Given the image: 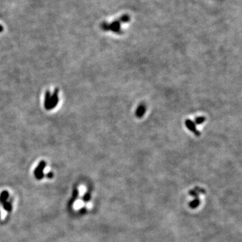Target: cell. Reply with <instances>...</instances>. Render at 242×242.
<instances>
[{
	"label": "cell",
	"mask_w": 242,
	"mask_h": 242,
	"mask_svg": "<svg viewBox=\"0 0 242 242\" xmlns=\"http://www.w3.org/2000/svg\"><path fill=\"white\" fill-rule=\"evenodd\" d=\"M58 93H59V90L55 89L54 91L53 94L51 96V100H50V103H49V110H52L56 107V106L58 104L59 101V98H58Z\"/></svg>",
	"instance_id": "cell-1"
},
{
	"label": "cell",
	"mask_w": 242,
	"mask_h": 242,
	"mask_svg": "<svg viewBox=\"0 0 242 242\" xmlns=\"http://www.w3.org/2000/svg\"><path fill=\"white\" fill-rule=\"evenodd\" d=\"M46 166V163L45 161H42L41 162L39 163V165L38 166V167L36 168L35 170V176L38 179H41L44 176L43 174V170L45 168Z\"/></svg>",
	"instance_id": "cell-2"
},
{
	"label": "cell",
	"mask_w": 242,
	"mask_h": 242,
	"mask_svg": "<svg viewBox=\"0 0 242 242\" xmlns=\"http://www.w3.org/2000/svg\"><path fill=\"white\" fill-rule=\"evenodd\" d=\"M51 93L50 91L47 90L45 94V108L46 110H49V103H50V100H51Z\"/></svg>",
	"instance_id": "cell-3"
},
{
	"label": "cell",
	"mask_w": 242,
	"mask_h": 242,
	"mask_svg": "<svg viewBox=\"0 0 242 242\" xmlns=\"http://www.w3.org/2000/svg\"><path fill=\"white\" fill-rule=\"evenodd\" d=\"M83 207V201L82 200H78L76 202H75L74 204V208L75 209H79L80 208H82Z\"/></svg>",
	"instance_id": "cell-4"
},
{
	"label": "cell",
	"mask_w": 242,
	"mask_h": 242,
	"mask_svg": "<svg viewBox=\"0 0 242 242\" xmlns=\"http://www.w3.org/2000/svg\"><path fill=\"white\" fill-rule=\"evenodd\" d=\"M8 197V193L7 192H4L3 193L1 194V200L2 202H4L5 200L7 199V198Z\"/></svg>",
	"instance_id": "cell-5"
},
{
	"label": "cell",
	"mask_w": 242,
	"mask_h": 242,
	"mask_svg": "<svg viewBox=\"0 0 242 242\" xmlns=\"http://www.w3.org/2000/svg\"><path fill=\"white\" fill-rule=\"evenodd\" d=\"M4 207H5V209L7 210H10V209H11V205L8 203H5Z\"/></svg>",
	"instance_id": "cell-6"
},
{
	"label": "cell",
	"mask_w": 242,
	"mask_h": 242,
	"mask_svg": "<svg viewBox=\"0 0 242 242\" xmlns=\"http://www.w3.org/2000/svg\"><path fill=\"white\" fill-rule=\"evenodd\" d=\"M53 174L52 172H49L47 174V177L49 178H53Z\"/></svg>",
	"instance_id": "cell-7"
},
{
	"label": "cell",
	"mask_w": 242,
	"mask_h": 242,
	"mask_svg": "<svg viewBox=\"0 0 242 242\" xmlns=\"http://www.w3.org/2000/svg\"><path fill=\"white\" fill-rule=\"evenodd\" d=\"M3 30H4L3 26H2L1 25H0V32H1V31H3Z\"/></svg>",
	"instance_id": "cell-8"
}]
</instances>
